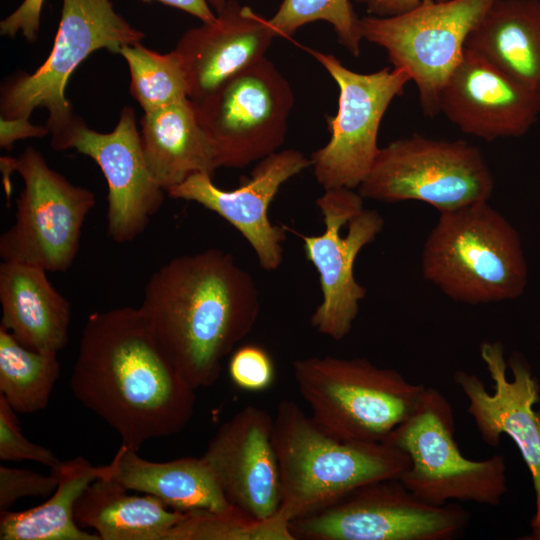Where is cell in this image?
Here are the masks:
<instances>
[{
    "label": "cell",
    "mask_w": 540,
    "mask_h": 540,
    "mask_svg": "<svg viewBox=\"0 0 540 540\" xmlns=\"http://www.w3.org/2000/svg\"><path fill=\"white\" fill-rule=\"evenodd\" d=\"M70 387L118 433L121 446L135 451L146 441L181 432L196 403V389L164 354L139 307L88 317Z\"/></svg>",
    "instance_id": "obj_1"
},
{
    "label": "cell",
    "mask_w": 540,
    "mask_h": 540,
    "mask_svg": "<svg viewBox=\"0 0 540 540\" xmlns=\"http://www.w3.org/2000/svg\"><path fill=\"white\" fill-rule=\"evenodd\" d=\"M215 13L220 12L226 5L227 0H207Z\"/></svg>",
    "instance_id": "obj_38"
},
{
    "label": "cell",
    "mask_w": 540,
    "mask_h": 540,
    "mask_svg": "<svg viewBox=\"0 0 540 540\" xmlns=\"http://www.w3.org/2000/svg\"><path fill=\"white\" fill-rule=\"evenodd\" d=\"M309 52L339 88L337 112L327 118L329 141L310 158L313 174L325 190L356 189L380 151L378 132L384 114L411 77L394 67L358 73L332 54Z\"/></svg>",
    "instance_id": "obj_12"
},
{
    "label": "cell",
    "mask_w": 540,
    "mask_h": 540,
    "mask_svg": "<svg viewBox=\"0 0 540 540\" xmlns=\"http://www.w3.org/2000/svg\"><path fill=\"white\" fill-rule=\"evenodd\" d=\"M0 326L25 347L58 354L67 344L71 321L69 301L39 266L2 261L0 264Z\"/></svg>",
    "instance_id": "obj_21"
},
{
    "label": "cell",
    "mask_w": 540,
    "mask_h": 540,
    "mask_svg": "<svg viewBox=\"0 0 540 540\" xmlns=\"http://www.w3.org/2000/svg\"><path fill=\"white\" fill-rule=\"evenodd\" d=\"M228 371L236 386L250 392L266 390L275 379L272 357L256 344L236 348L230 356Z\"/></svg>",
    "instance_id": "obj_31"
},
{
    "label": "cell",
    "mask_w": 540,
    "mask_h": 540,
    "mask_svg": "<svg viewBox=\"0 0 540 540\" xmlns=\"http://www.w3.org/2000/svg\"><path fill=\"white\" fill-rule=\"evenodd\" d=\"M139 133L146 164L165 191L196 173L214 177L220 168L197 104L189 97L144 112Z\"/></svg>",
    "instance_id": "obj_22"
},
{
    "label": "cell",
    "mask_w": 540,
    "mask_h": 540,
    "mask_svg": "<svg viewBox=\"0 0 540 540\" xmlns=\"http://www.w3.org/2000/svg\"><path fill=\"white\" fill-rule=\"evenodd\" d=\"M128 491L111 478L95 480L76 503V522L92 528L100 540H163L183 517L156 497Z\"/></svg>",
    "instance_id": "obj_25"
},
{
    "label": "cell",
    "mask_w": 540,
    "mask_h": 540,
    "mask_svg": "<svg viewBox=\"0 0 540 540\" xmlns=\"http://www.w3.org/2000/svg\"><path fill=\"white\" fill-rule=\"evenodd\" d=\"M277 37L269 20L249 6L227 0L211 22L188 29L175 50L180 54L188 97L198 102L262 58Z\"/></svg>",
    "instance_id": "obj_20"
},
{
    "label": "cell",
    "mask_w": 540,
    "mask_h": 540,
    "mask_svg": "<svg viewBox=\"0 0 540 540\" xmlns=\"http://www.w3.org/2000/svg\"><path fill=\"white\" fill-rule=\"evenodd\" d=\"M50 133L47 127L34 125L29 118H0V146L11 150L18 140L43 137Z\"/></svg>",
    "instance_id": "obj_35"
},
{
    "label": "cell",
    "mask_w": 540,
    "mask_h": 540,
    "mask_svg": "<svg viewBox=\"0 0 540 540\" xmlns=\"http://www.w3.org/2000/svg\"><path fill=\"white\" fill-rule=\"evenodd\" d=\"M163 540H295L290 520L279 512L258 519L230 505L222 510H194L165 534Z\"/></svg>",
    "instance_id": "obj_28"
},
{
    "label": "cell",
    "mask_w": 540,
    "mask_h": 540,
    "mask_svg": "<svg viewBox=\"0 0 540 540\" xmlns=\"http://www.w3.org/2000/svg\"><path fill=\"white\" fill-rule=\"evenodd\" d=\"M410 459L399 480L433 505L452 500L496 506L507 491L506 464L500 454L467 459L455 439L452 407L435 388H426L410 416L384 441Z\"/></svg>",
    "instance_id": "obj_6"
},
{
    "label": "cell",
    "mask_w": 540,
    "mask_h": 540,
    "mask_svg": "<svg viewBox=\"0 0 540 540\" xmlns=\"http://www.w3.org/2000/svg\"><path fill=\"white\" fill-rule=\"evenodd\" d=\"M294 101L287 79L264 57L194 102L220 167L243 168L283 145Z\"/></svg>",
    "instance_id": "obj_13"
},
{
    "label": "cell",
    "mask_w": 540,
    "mask_h": 540,
    "mask_svg": "<svg viewBox=\"0 0 540 540\" xmlns=\"http://www.w3.org/2000/svg\"><path fill=\"white\" fill-rule=\"evenodd\" d=\"M354 189L325 190L316 200L324 222L319 235H297L305 256L319 275L322 300L311 316L312 326L322 335L339 341L351 331L366 296V289L354 276L360 251L383 230L384 219L364 208Z\"/></svg>",
    "instance_id": "obj_14"
},
{
    "label": "cell",
    "mask_w": 540,
    "mask_h": 540,
    "mask_svg": "<svg viewBox=\"0 0 540 540\" xmlns=\"http://www.w3.org/2000/svg\"><path fill=\"white\" fill-rule=\"evenodd\" d=\"M143 2L158 1L162 4L180 9L193 15L202 22H211L216 18L207 0H141Z\"/></svg>",
    "instance_id": "obj_36"
},
{
    "label": "cell",
    "mask_w": 540,
    "mask_h": 540,
    "mask_svg": "<svg viewBox=\"0 0 540 540\" xmlns=\"http://www.w3.org/2000/svg\"><path fill=\"white\" fill-rule=\"evenodd\" d=\"M4 182L20 174L24 188L16 199L14 224L0 237L2 261L39 266L47 272H64L79 249L86 217L95 206V195L69 182L53 170L34 147L17 158L0 159Z\"/></svg>",
    "instance_id": "obj_8"
},
{
    "label": "cell",
    "mask_w": 540,
    "mask_h": 540,
    "mask_svg": "<svg viewBox=\"0 0 540 540\" xmlns=\"http://www.w3.org/2000/svg\"><path fill=\"white\" fill-rule=\"evenodd\" d=\"M139 308L164 354L197 390L218 381L223 360L253 330L260 298L231 253L209 248L158 268Z\"/></svg>",
    "instance_id": "obj_2"
},
{
    "label": "cell",
    "mask_w": 540,
    "mask_h": 540,
    "mask_svg": "<svg viewBox=\"0 0 540 540\" xmlns=\"http://www.w3.org/2000/svg\"><path fill=\"white\" fill-rule=\"evenodd\" d=\"M480 355L493 381L492 392L474 373L459 370L453 378L468 400L467 410L481 439L496 447L506 434L520 450L535 490L534 524L540 521V412L533 409L539 400V386L519 353L506 362L500 342L482 343Z\"/></svg>",
    "instance_id": "obj_16"
},
{
    "label": "cell",
    "mask_w": 540,
    "mask_h": 540,
    "mask_svg": "<svg viewBox=\"0 0 540 540\" xmlns=\"http://www.w3.org/2000/svg\"><path fill=\"white\" fill-rule=\"evenodd\" d=\"M119 54L128 64L130 94L144 112L188 97L186 72L175 49L163 54L138 42L122 47Z\"/></svg>",
    "instance_id": "obj_29"
},
{
    "label": "cell",
    "mask_w": 540,
    "mask_h": 540,
    "mask_svg": "<svg viewBox=\"0 0 540 540\" xmlns=\"http://www.w3.org/2000/svg\"><path fill=\"white\" fill-rule=\"evenodd\" d=\"M51 470L57 474L58 483L43 504L21 512H0L1 540H100L96 533L80 528L74 511L92 482L109 477L110 465L93 466L78 456L60 461Z\"/></svg>",
    "instance_id": "obj_26"
},
{
    "label": "cell",
    "mask_w": 540,
    "mask_h": 540,
    "mask_svg": "<svg viewBox=\"0 0 540 540\" xmlns=\"http://www.w3.org/2000/svg\"><path fill=\"white\" fill-rule=\"evenodd\" d=\"M292 367L313 420L349 441L384 442L415 410L426 389L366 358L312 356L295 360Z\"/></svg>",
    "instance_id": "obj_5"
},
{
    "label": "cell",
    "mask_w": 540,
    "mask_h": 540,
    "mask_svg": "<svg viewBox=\"0 0 540 540\" xmlns=\"http://www.w3.org/2000/svg\"><path fill=\"white\" fill-rule=\"evenodd\" d=\"M55 150L75 149L93 159L107 185V234L117 243L141 235L164 202L166 192L152 176L142 151L135 112L123 107L115 128L108 133L90 129L75 117L52 136Z\"/></svg>",
    "instance_id": "obj_15"
},
{
    "label": "cell",
    "mask_w": 540,
    "mask_h": 540,
    "mask_svg": "<svg viewBox=\"0 0 540 540\" xmlns=\"http://www.w3.org/2000/svg\"><path fill=\"white\" fill-rule=\"evenodd\" d=\"M273 444L281 481L279 510L291 521L365 484L399 479L410 459L386 442L340 439L288 399L277 407Z\"/></svg>",
    "instance_id": "obj_3"
},
{
    "label": "cell",
    "mask_w": 540,
    "mask_h": 540,
    "mask_svg": "<svg viewBox=\"0 0 540 540\" xmlns=\"http://www.w3.org/2000/svg\"><path fill=\"white\" fill-rule=\"evenodd\" d=\"M465 47L540 95V0H496Z\"/></svg>",
    "instance_id": "obj_23"
},
{
    "label": "cell",
    "mask_w": 540,
    "mask_h": 540,
    "mask_svg": "<svg viewBox=\"0 0 540 540\" xmlns=\"http://www.w3.org/2000/svg\"><path fill=\"white\" fill-rule=\"evenodd\" d=\"M469 518L457 504L427 503L399 479H387L291 520L290 530L295 540H450Z\"/></svg>",
    "instance_id": "obj_11"
},
{
    "label": "cell",
    "mask_w": 540,
    "mask_h": 540,
    "mask_svg": "<svg viewBox=\"0 0 540 540\" xmlns=\"http://www.w3.org/2000/svg\"><path fill=\"white\" fill-rule=\"evenodd\" d=\"M109 465L107 478L128 490L156 497L176 511L222 510L231 505L202 457L154 462L120 445Z\"/></svg>",
    "instance_id": "obj_24"
},
{
    "label": "cell",
    "mask_w": 540,
    "mask_h": 540,
    "mask_svg": "<svg viewBox=\"0 0 540 540\" xmlns=\"http://www.w3.org/2000/svg\"><path fill=\"white\" fill-rule=\"evenodd\" d=\"M439 112L486 141L521 137L539 118L540 95L465 47L441 90Z\"/></svg>",
    "instance_id": "obj_19"
},
{
    "label": "cell",
    "mask_w": 540,
    "mask_h": 540,
    "mask_svg": "<svg viewBox=\"0 0 540 540\" xmlns=\"http://www.w3.org/2000/svg\"><path fill=\"white\" fill-rule=\"evenodd\" d=\"M59 375L57 354L29 349L0 326V395L16 412L46 408Z\"/></svg>",
    "instance_id": "obj_27"
},
{
    "label": "cell",
    "mask_w": 540,
    "mask_h": 540,
    "mask_svg": "<svg viewBox=\"0 0 540 540\" xmlns=\"http://www.w3.org/2000/svg\"><path fill=\"white\" fill-rule=\"evenodd\" d=\"M57 474L42 475L32 470L0 466V512L7 511L18 499L47 497L56 489Z\"/></svg>",
    "instance_id": "obj_33"
},
{
    "label": "cell",
    "mask_w": 540,
    "mask_h": 540,
    "mask_svg": "<svg viewBox=\"0 0 540 540\" xmlns=\"http://www.w3.org/2000/svg\"><path fill=\"white\" fill-rule=\"evenodd\" d=\"M494 178L481 150L465 141L419 134L395 140L380 151L358 187L363 199L416 200L439 213L489 201Z\"/></svg>",
    "instance_id": "obj_9"
},
{
    "label": "cell",
    "mask_w": 540,
    "mask_h": 540,
    "mask_svg": "<svg viewBox=\"0 0 540 540\" xmlns=\"http://www.w3.org/2000/svg\"><path fill=\"white\" fill-rule=\"evenodd\" d=\"M16 411L0 395V459L3 461L31 460L50 468L60 460L49 449L28 440L22 433Z\"/></svg>",
    "instance_id": "obj_32"
},
{
    "label": "cell",
    "mask_w": 540,
    "mask_h": 540,
    "mask_svg": "<svg viewBox=\"0 0 540 540\" xmlns=\"http://www.w3.org/2000/svg\"><path fill=\"white\" fill-rule=\"evenodd\" d=\"M45 0H24L19 7L0 22V34L14 38L18 33L30 43L38 37L41 12Z\"/></svg>",
    "instance_id": "obj_34"
},
{
    "label": "cell",
    "mask_w": 540,
    "mask_h": 540,
    "mask_svg": "<svg viewBox=\"0 0 540 540\" xmlns=\"http://www.w3.org/2000/svg\"><path fill=\"white\" fill-rule=\"evenodd\" d=\"M273 422L266 410L245 406L220 425L201 456L229 504L258 519L276 515L281 503Z\"/></svg>",
    "instance_id": "obj_18"
},
{
    "label": "cell",
    "mask_w": 540,
    "mask_h": 540,
    "mask_svg": "<svg viewBox=\"0 0 540 540\" xmlns=\"http://www.w3.org/2000/svg\"><path fill=\"white\" fill-rule=\"evenodd\" d=\"M145 34L118 14L110 0H62L61 18L52 50L33 73H20L1 89V118H29L37 108L48 111L52 136L76 115L65 95L72 73L92 53L141 42Z\"/></svg>",
    "instance_id": "obj_7"
},
{
    "label": "cell",
    "mask_w": 540,
    "mask_h": 540,
    "mask_svg": "<svg viewBox=\"0 0 540 540\" xmlns=\"http://www.w3.org/2000/svg\"><path fill=\"white\" fill-rule=\"evenodd\" d=\"M421 269L445 295L471 305L515 299L528 281L520 235L488 201L440 213Z\"/></svg>",
    "instance_id": "obj_4"
},
{
    "label": "cell",
    "mask_w": 540,
    "mask_h": 540,
    "mask_svg": "<svg viewBox=\"0 0 540 540\" xmlns=\"http://www.w3.org/2000/svg\"><path fill=\"white\" fill-rule=\"evenodd\" d=\"M277 37L288 38L299 28L315 21H326L339 43L357 57L361 52L360 18L350 0H283L268 19Z\"/></svg>",
    "instance_id": "obj_30"
},
{
    "label": "cell",
    "mask_w": 540,
    "mask_h": 540,
    "mask_svg": "<svg viewBox=\"0 0 540 540\" xmlns=\"http://www.w3.org/2000/svg\"><path fill=\"white\" fill-rule=\"evenodd\" d=\"M367 6L369 13L375 16H390L407 11L422 0H357ZM446 1V0H438Z\"/></svg>",
    "instance_id": "obj_37"
},
{
    "label": "cell",
    "mask_w": 540,
    "mask_h": 540,
    "mask_svg": "<svg viewBox=\"0 0 540 540\" xmlns=\"http://www.w3.org/2000/svg\"><path fill=\"white\" fill-rule=\"evenodd\" d=\"M532 527H533V532L531 536L527 537L526 539L540 540V521L532 524Z\"/></svg>",
    "instance_id": "obj_39"
},
{
    "label": "cell",
    "mask_w": 540,
    "mask_h": 540,
    "mask_svg": "<svg viewBox=\"0 0 540 540\" xmlns=\"http://www.w3.org/2000/svg\"><path fill=\"white\" fill-rule=\"evenodd\" d=\"M495 1L422 0L395 15L360 18L362 39L384 48L393 67L410 75L424 113L434 117L470 32Z\"/></svg>",
    "instance_id": "obj_10"
},
{
    "label": "cell",
    "mask_w": 540,
    "mask_h": 540,
    "mask_svg": "<svg viewBox=\"0 0 540 540\" xmlns=\"http://www.w3.org/2000/svg\"><path fill=\"white\" fill-rule=\"evenodd\" d=\"M311 166L295 149L276 151L259 160L241 185L232 190L216 186L207 173H196L168 189L169 197L192 201L216 213L249 243L265 271L277 270L283 261L285 227L271 223L269 207L281 186Z\"/></svg>",
    "instance_id": "obj_17"
}]
</instances>
